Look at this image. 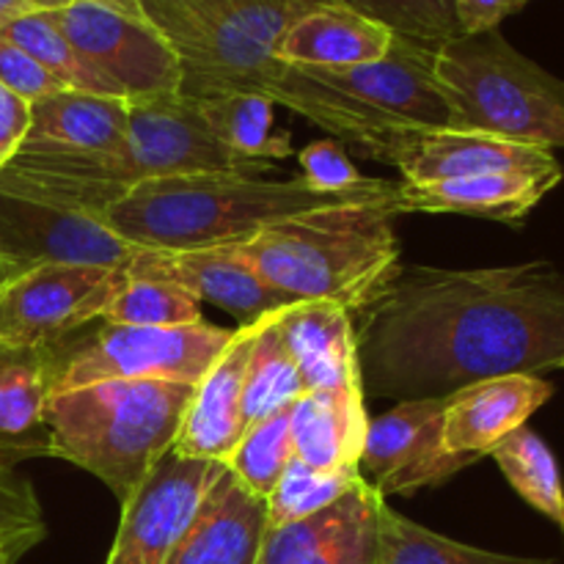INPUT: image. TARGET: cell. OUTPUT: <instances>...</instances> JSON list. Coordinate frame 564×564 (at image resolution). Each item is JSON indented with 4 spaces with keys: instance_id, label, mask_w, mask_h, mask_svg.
<instances>
[{
    "instance_id": "cell-1",
    "label": "cell",
    "mask_w": 564,
    "mask_h": 564,
    "mask_svg": "<svg viewBox=\"0 0 564 564\" xmlns=\"http://www.w3.org/2000/svg\"><path fill=\"white\" fill-rule=\"evenodd\" d=\"M364 394L449 397L505 375L564 369V273L554 264L397 270L356 330Z\"/></svg>"
},
{
    "instance_id": "cell-2",
    "label": "cell",
    "mask_w": 564,
    "mask_h": 564,
    "mask_svg": "<svg viewBox=\"0 0 564 564\" xmlns=\"http://www.w3.org/2000/svg\"><path fill=\"white\" fill-rule=\"evenodd\" d=\"M182 64L193 99L257 94L295 110L367 160L391 165L408 127L275 58L281 36L323 0H138Z\"/></svg>"
},
{
    "instance_id": "cell-3",
    "label": "cell",
    "mask_w": 564,
    "mask_h": 564,
    "mask_svg": "<svg viewBox=\"0 0 564 564\" xmlns=\"http://www.w3.org/2000/svg\"><path fill=\"white\" fill-rule=\"evenodd\" d=\"M400 182L369 180L339 193L303 176L262 180L242 174L160 176L132 185L102 213V224L141 251H204L240 246L270 226L347 204L394 202Z\"/></svg>"
},
{
    "instance_id": "cell-4",
    "label": "cell",
    "mask_w": 564,
    "mask_h": 564,
    "mask_svg": "<svg viewBox=\"0 0 564 564\" xmlns=\"http://www.w3.org/2000/svg\"><path fill=\"white\" fill-rule=\"evenodd\" d=\"M394 218V202L347 204L284 220L231 248L281 295L336 303L361 317L402 268Z\"/></svg>"
},
{
    "instance_id": "cell-5",
    "label": "cell",
    "mask_w": 564,
    "mask_h": 564,
    "mask_svg": "<svg viewBox=\"0 0 564 564\" xmlns=\"http://www.w3.org/2000/svg\"><path fill=\"white\" fill-rule=\"evenodd\" d=\"M193 391L196 386L165 380H108L50 394V457L94 474L119 501L130 499L174 449Z\"/></svg>"
},
{
    "instance_id": "cell-6",
    "label": "cell",
    "mask_w": 564,
    "mask_h": 564,
    "mask_svg": "<svg viewBox=\"0 0 564 564\" xmlns=\"http://www.w3.org/2000/svg\"><path fill=\"white\" fill-rule=\"evenodd\" d=\"M435 80L452 130L564 149V80L518 53L499 28L435 50Z\"/></svg>"
},
{
    "instance_id": "cell-7",
    "label": "cell",
    "mask_w": 564,
    "mask_h": 564,
    "mask_svg": "<svg viewBox=\"0 0 564 564\" xmlns=\"http://www.w3.org/2000/svg\"><path fill=\"white\" fill-rule=\"evenodd\" d=\"M235 330L202 323L132 328L97 319L50 347V394L108 380H165L198 386Z\"/></svg>"
},
{
    "instance_id": "cell-8",
    "label": "cell",
    "mask_w": 564,
    "mask_h": 564,
    "mask_svg": "<svg viewBox=\"0 0 564 564\" xmlns=\"http://www.w3.org/2000/svg\"><path fill=\"white\" fill-rule=\"evenodd\" d=\"M50 14L124 99L180 94V58L138 0H72L61 9H50Z\"/></svg>"
},
{
    "instance_id": "cell-9",
    "label": "cell",
    "mask_w": 564,
    "mask_h": 564,
    "mask_svg": "<svg viewBox=\"0 0 564 564\" xmlns=\"http://www.w3.org/2000/svg\"><path fill=\"white\" fill-rule=\"evenodd\" d=\"M124 284V268L33 264L0 286V345L50 350L102 319Z\"/></svg>"
},
{
    "instance_id": "cell-10",
    "label": "cell",
    "mask_w": 564,
    "mask_h": 564,
    "mask_svg": "<svg viewBox=\"0 0 564 564\" xmlns=\"http://www.w3.org/2000/svg\"><path fill=\"white\" fill-rule=\"evenodd\" d=\"M127 149L121 154L132 185L160 176L242 174L259 176L270 163L235 152L209 132L198 102L185 94L127 99Z\"/></svg>"
},
{
    "instance_id": "cell-11",
    "label": "cell",
    "mask_w": 564,
    "mask_h": 564,
    "mask_svg": "<svg viewBox=\"0 0 564 564\" xmlns=\"http://www.w3.org/2000/svg\"><path fill=\"white\" fill-rule=\"evenodd\" d=\"M226 463L198 460L169 452L130 499L105 564H165Z\"/></svg>"
},
{
    "instance_id": "cell-12",
    "label": "cell",
    "mask_w": 564,
    "mask_h": 564,
    "mask_svg": "<svg viewBox=\"0 0 564 564\" xmlns=\"http://www.w3.org/2000/svg\"><path fill=\"white\" fill-rule=\"evenodd\" d=\"M135 253L94 215L0 185V259L20 273L44 262L124 268Z\"/></svg>"
},
{
    "instance_id": "cell-13",
    "label": "cell",
    "mask_w": 564,
    "mask_h": 564,
    "mask_svg": "<svg viewBox=\"0 0 564 564\" xmlns=\"http://www.w3.org/2000/svg\"><path fill=\"white\" fill-rule=\"evenodd\" d=\"M449 397L397 402L389 413L369 422L358 471L364 468L372 477L369 485L383 499L411 496L430 485H441L479 463L471 455H452L441 444Z\"/></svg>"
},
{
    "instance_id": "cell-14",
    "label": "cell",
    "mask_w": 564,
    "mask_h": 564,
    "mask_svg": "<svg viewBox=\"0 0 564 564\" xmlns=\"http://www.w3.org/2000/svg\"><path fill=\"white\" fill-rule=\"evenodd\" d=\"M306 72L394 124L427 127V130L449 127V108L435 80L433 47L394 36L389 53L372 64Z\"/></svg>"
},
{
    "instance_id": "cell-15",
    "label": "cell",
    "mask_w": 564,
    "mask_h": 564,
    "mask_svg": "<svg viewBox=\"0 0 564 564\" xmlns=\"http://www.w3.org/2000/svg\"><path fill=\"white\" fill-rule=\"evenodd\" d=\"M383 505L369 479H361L325 510L268 527L257 564H378Z\"/></svg>"
},
{
    "instance_id": "cell-16",
    "label": "cell",
    "mask_w": 564,
    "mask_h": 564,
    "mask_svg": "<svg viewBox=\"0 0 564 564\" xmlns=\"http://www.w3.org/2000/svg\"><path fill=\"white\" fill-rule=\"evenodd\" d=\"M127 279L171 281L191 292L198 303H213L240 325L290 306L292 297L264 284L257 270L231 246L204 251H141L124 264Z\"/></svg>"
},
{
    "instance_id": "cell-17",
    "label": "cell",
    "mask_w": 564,
    "mask_h": 564,
    "mask_svg": "<svg viewBox=\"0 0 564 564\" xmlns=\"http://www.w3.org/2000/svg\"><path fill=\"white\" fill-rule=\"evenodd\" d=\"M391 165L400 171L402 182L430 185V182L496 174V171H543L562 163L549 149L501 141L482 132H463L452 127L444 130L408 127L397 141Z\"/></svg>"
},
{
    "instance_id": "cell-18",
    "label": "cell",
    "mask_w": 564,
    "mask_h": 564,
    "mask_svg": "<svg viewBox=\"0 0 564 564\" xmlns=\"http://www.w3.org/2000/svg\"><path fill=\"white\" fill-rule=\"evenodd\" d=\"M262 319V317H259ZM257 323L235 328L229 345L198 380L193 400L174 441V455L226 463L242 438V386L248 356L259 330Z\"/></svg>"
},
{
    "instance_id": "cell-19",
    "label": "cell",
    "mask_w": 564,
    "mask_h": 564,
    "mask_svg": "<svg viewBox=\"0 0 564 564\" xmlns=\"http://www.w3.org/2000/svg\"><path fill=\"white\" fill-rule=\"evenodd\" d=\"M554 397V386L538 375H505L466 386L449 397L441 444L452 455L488 457L507 435Z\"/></svg>"
},
{
    "instance_id": "cell-20",
    "label": "cell",
    "mask_w": 564,
    "mask_h": 564,
    "mask_svg": "<svg viewBox=\"0 0 564 564\" xmlns=\"http://www.w3.org/2000/svg\"><path fill=\"white\" fill-rule=\"evenodd\" d=\"M562 165L543 171H496L463 180L411 185L400 182L394 207L408 213H455L518 226L562 182Z\"/></svg>"
},
{
    "instance_id": "cell-21",
    "label": "cell",
    "mask_w": 564,
    "mask_h": 564,
    "mask_svg": "<svg viewBox=\"0 0 564 564\" xmlns=\"http://www.w3.org/2000/svg\"><path fill=\"white\" fill-rule=\"evenodd\" d=\"M281 336L306 391L364 402L352 317L336 303L297 301L281 312Z\"/></svg>"
},
{
    "instance_id": "cell-22",
    "label": "cell",
    "mask_w": 564,
    "mask_h": 564,
    "mask_svg": "<svg viewBox=\"0 0 564 564\" xmlns=\"http://www.w3.org/2000/svg\"><path fill=\"white\" fill-rule=\"evenodd\" d=\"M264 532L268 499L251 494L224 466L165 564H257Z\"/></svg>"
},
{
    "instance_id": "cell-23",
    "label": "cell",
    "mask_w": 564,
    "mask_h": 564,
    "mask_svg": "<svg viewBox=\"0 0 564 564\" xmlns=\"http://www.w3.org/2000/svg\"><path fill=\"white\" fill-rule=\"evenodd\" d=\"M391 42L394 33L378 22L341 6L319 3L292 22L275 47V58L306 69H347L383 58Z\"/></svg>"
},
{
    "instance_id": "cell-24",
    "label": "cell",
    "mask_w": 564,
    "mask_h": 564,
    "mask_svg": "<svg viewBox=\"0 0 564 564\" xmlns=\"http://www.w3.org/2000/svg\"><path fill=\"white\" fill-rule=\"evenodd\" d=\"M130 102L121 97L61 88L31 105L25 143L83 154H124Z\"/></svg>"
},
{
    "instance_id": "cell-25",
    "label": "cell",
    "mask_w": 564,
    "mask_h": 564,
    "mask_svg": "<svg viewBox=\"0 0 564 564\" xmlns=\"http://www.w3.org/2000/svg\"><path fill=\"white\" fill-rule=\"evenodd\" d=\"M47 397V350L0 345V466L17 468V463L31 457H50L44 424Z\"/></svg>"
},
{
    "instance_id": "cell-26",
    "label": "cell",
    "mask_w": 564,
    "mask_h": 564,
    "mask_svg": "<svg viewBox=\"0 0 564 564\" xmlns=\"http://www.w3.org/2000/svg\"><path fill=\"white\" fill-rule=\"evenodd\" d=\"M369 416L364 402L341 400L325 391H306L292 402L290 433L297 460L317 471L358 468Z\"/></svg>"
},
{
    "instance_id": "cell-27",
    "label": "cell",
    "mask_w": 564,
    "mask_h": 564,
    "mask_svg": "<svg viewBox=\"0 0 564 564\" xmlns=\"http://www.w3.org/2000/svg\"><path fill=\"white\" fill-rule=\"evenodd\" d=\"M281 312L284 306L259 319L242 386V433L306 394V383L281 336Z\"/></svg>"
},
{
    "instance_id": "cell-28",
    "label": "cell",
    "mask_w": 564,
    "mask_h": 564,
    "mask_svg": "<svg viewBox=\"0 0 564 564\" xmlns=\"http://www.w3.org/2000/svg\"><path fill=\"white\" fill-rule=\"evenodd\" d=\"M378 564H560L543 556H512L477 545L457 543L438 532H430L422 523L411 521L402 512L391 510L386 501L380 512V551Z\"/></svg>"
},
{
    "instance_id": "cell-29",
    "label": "cell",
    "mask_w": 564,
    "mask_h": 564,
    "mask_svg": "<svg viewBox=\"0 0 564 564\" xmlns=\"http://www.w3.org/2000/svg\"><path fill=\"white\" fill-rule=\"evenodd\" d=\"M488 457H494L512 490L529 507L554 521L564 534V482L560 463L549 444L523 424L516 433L507 435Z\"/></svg>"
},
{
    "instance_id": "cell-30",
    "label": "cell",
    "mask_w": 564,
    "mask_h": 564,
    "mask_svg": "<svg viewBox=\"0 0 564 564\" xmlns=\"http://www.w3.org/2000/svg\"><path fill=\"white\" fill-rule=\"evenodd\" d=\"M198 113L220 143L251 160H284L292 149L290 135L273 132V102L257 94H226L196 99Z\"/></svg>"
},
{
    "instance_id": "cell-31",
    "label": "cell",
    "mask_w": 564,
    "mask_h": 564,
    "mask_svg": "<svg viewBox=\"0 0 564 564\" xmlns=\"http://www.w3.org/2000/svg\"><path fill=\"white\" fill-rule=\"evenodd\" d=\"M0 36H6L9 42H14L17 47L25 50L31 58H36L64 88L102 94V97H121V94L116 91L91 64H88L86 55L66 39V33L55 25L50 11H33V14L11 22L9 28L0 31Z\"/></svg>"
},
{
    "instance_id": "cell-32",
    "label": "cell",
    "mask_w": 564,
    "mask_h": 564,
    "mask_svg": "<svg viewBox=\"0 0 564 564\" xmlns=\"http://www.w3.org/2000/svg\"><path fill=\"white\" fill-rule=\"evenodd\" d=\"M378 22L394 36L424 47H444L463 36L455 0H323Z\"/></svg>"
},
{
    "instance_id": "cell-33",
    "label": "cell",
    "mask_w": 564,
    "mask_h": 564,
    "mask_svg": "<svg viewBox=\"0 0 564 564\" xmlns=\"http://www.w3.org/2000/svg\"><path fill=\"white\" fill-rule=\"evenodd\" d=\"M358 468H341V471H317L303 460L292 457L284 474L275 482L273 494L268 496V527L301 521L334 505L336 499L361 482Z\"/></svg>"
},
{
    "instance_id": "cell-34",
    "label": "cell",
    "mask_w": 564,
    "mask_h": 564,
    "mask_svg": "<svg viewBox=\"0 0 564 564\" xmlns=\"http://www.w3.org/2000/svg\"><path fill=\"white\" fill-rule=\"evenodd\" d=\"M105 323L132 328H182L202 323V303L171 281L127 279L124 290L113 297Z\"/></svg>"
},
{
    "instance_id": "cell-35",
    "label": "cell",
    "mask_w": 564,
    "mask_h": 564,
    "mask_svg": "<svg viewBox=\"0 0 564 564\" xmlns=\"http://www.w3.org/2000/svg\"><path fill=\"white\" fill-rule=\"evenodd\" d=\"M290 408L273 413L264 422L253 424L251 430H246L240 438V444L235 446L231 457L226 460V466L231 468L237 479L246 485L251 494L268 499L273 494L275 482L284 474L286 463L295 457L292 449V433H290Z\"/></svg>"
},
{
    "instance_id": "cell-36",
    "label": "cell",
    "mask_w": 564,
    "mask_h": 564,
    "mask_svg": "<svg viewBox=\"0 0 564 564\" xmlns=\"http://www.w3.org/2000/svg\"><path fill=\"white\" fill-rule=\"evenodd\" d=\"M47 534L33 485L14 468L0 466V554L20 562Z\"/></svg>"
},
{
    "instance_id": "cell-37",
    "label": "cell",
    "mask_w": 564,
    "mask_h": 564,
    "mask_svg": "<svg viewBox=\"0 0 564 564\" xmlns=\"http://www.w3.org/2000/svg\"><path fill=\"white\" fill-rule=\"evenodd\" d=\"M297 163L303 169V180L312 187H317V191H350V187H356L364 180L339 141L308 143V147L297 152Z\"/></svg>"
},
{
    "instance_id": "cell-38",
    "label": "cell",
    "mask_w": 564,
    "mask_h": 564,
    "mask_svg": "<svg viewBox=\"0 0 564 564\" xmlns=\"http://www.w3.org/2000/svg\"><path fill=\"white\" fill-rule=\"evenodd\" d=\"M0 83L31 105L64 88L36 58L6 36H0Z\"/></svg>"
},
{
    "instance_id": "cell-39",
    "label": "cell",
    "mask_w": 564,
    "mask_h": 564,
    "mask_svg": "<svg viewBox=\"0 0 564 564\" xmlns=\"http://www.w3.org/2000/svg\"><path fill=\"white\" fill-rule=\"evenodd\" d=\"M31 132V102L0 83V171L11 163Z\"/></svg>"
},
{
    "instance_id": "cell-40",
    "label": "cell",
    "mask_w": 564,
    "mask_h": 564,
    "mask_svg": "<svg viewBox=\"0 0 564 564\" xmlns=\"http://www.w3.org/2000/svg\"><path fill=\"white\" fill-rule=\"evenodd\" d=\"M532 0H455V11L463 36H471V33L496 31L507 17L518 14Z\"/></svg>"
},
{
    "instance_id": "cell-41",
    "label": "cell",
    "mask_w": 564,
    "mask_h": 564,
    "mask_svg": "<svg viewBox=\"0 0 564 564\" xmlns=\"http://www.w3.org/2000/svg\"><path fill=\"white\" fill-rule=\"evenodd\" d=\"M33 11H44L39 0H0V31L9 28L11 22L33 14Z\"/></svg>"
},
{
    "instance_id": "cell-42",
    "label": "cell",
    "mask_w": 564,
    "mask_h": 564,
    "mask_svg": "<svg viewBox=\"0 0 564 564\" xmlns=\"http://www.w3.org/2000/svg\"><path fill=\"white\" fill-rule=\"evenodd\" d=\"M17 273H20V270H14L9 262H3V259H0V286H3L6 281H9L11 275H17Z\"/></svg>"
},
{
    "instance_id": "cell-43",
    "label": "cell",
    "mask_w": 564,
    "mask_h": 564,
    "mask_svg": "<svg viewBox=\"0 0 564 564\" xmlns=\"http://www.w3.org/2000/svg\"><path fill=\"white\" fill-rule=\"evenodd\" d=\"M39 3H42L44 11H50V9H61V6L72 3V0H39Z\"/></svg>"
},
{
    "instance_id": "cell-44",
    "label": "cell",
    "mask_w": 564,
    "mask_h": 564,
    "mask_svg": "<svg viewBox=\"0 0 564 564\" xmlns=\"http://www.w3.org/2000/svg\"><path fill=\"white\" fill-rule=\"evenodd\" d=\"M0 564H17V562H11L9 556H3V554H0Z\"/></svg>"
},
{
    "instance_id": "cell-45",
    "label": "cell",
    "mask_w": 564,
    "mask_h": 564,
    "mask_svg": "<svg viewBox=\"0 0 564 564\" xmlns=\"http://www.w3.org/2000/svg\"><path fill=\"white\" fill-rule=\"evenodd\" d=\"M119 3H132V0H119Z\"/></svg>"
}]
</instances>
